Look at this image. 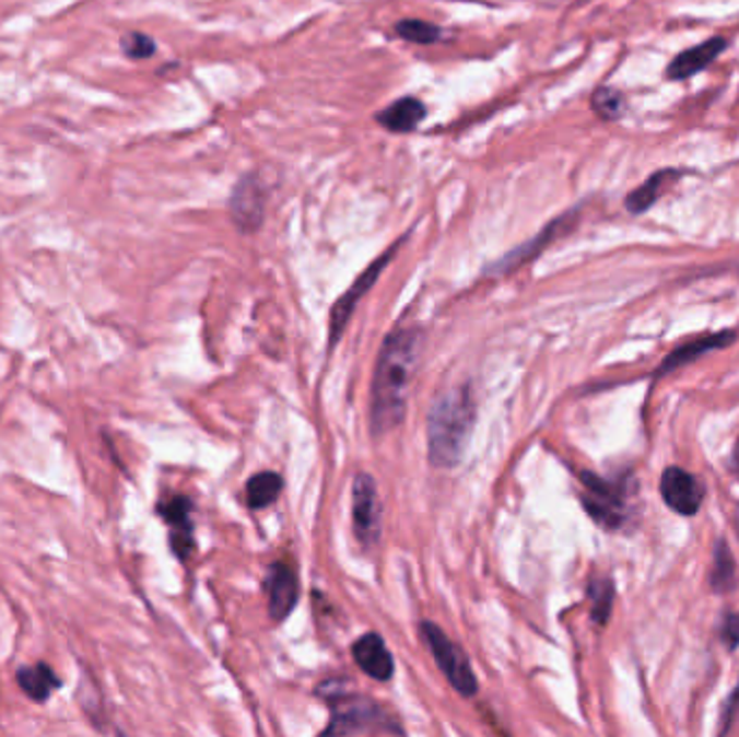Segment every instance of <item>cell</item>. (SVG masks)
<instances>
[{"label":"cell","instance_id":"cell-14","mask_svg":"<svg viewBox=\"0 0 739 737\" xmlns=\"http://www.w3.org/2000/svg\"><path fill=\"white\" fill-rule=\"evenodd\" d=\"M736 338H738L736 331H720V334H709V336L690 340V342L681 344L677 351H672V353L664 360V364L657 370V376L670 374L672 370L681 368V366H688L690 362H696V360L703 358L705 353L725 349V347L734 344Z\"/></svg>","mask_w":739,"mask_h":737},{"label":"cell","instance_id":"cell-23","mask_svg":"<svg viewBox=\"0 0 739 737\" xmlns=\"http://www.w3.org/2000/svg\"><path fill=\"white\" fill-rule=\"evenodd\" d=\"M588 597L593 601V619L603 625L610 617V610H612V604H614V586L610 580H593L590 586H588Z\"/></svg>","mask_w":739,"mask_h":737},{"label":"cell","instance_id":"cell-24","mask_svg":"<svg viewBox=\"0 0 739 737\" xmlns=\"http://www.w3.org/2000/svg\"><path fill=\"white\" fill-rule=\"evenodd\" d=\"M121 48L128 59H150L156 52V42L143 33H130L121 39Z\"/></svg>","mask_w":739,"mask_h":737},{"label":"cell","instance_id":"cell-20","mask_svg":"<svg viewBox=\"0 0 739 737\" xmlns=\"http://www.w3.org/2000/svg\"><path fill=\"white\" fill-rule=\"evenodd\" d=\"M738 582V566H736V558L729 550V546L725 541H720L716 546L714 552V566L709 573V586L716 593H729L736 588Z\"/></svg>","mask_w":739,"mask_h":737},{"label":"cell","instance_id":"cell-19","mask_svg":"<svg viewBox=\"0 0 739 737\" xmlns=\"http://www.w3.org/2000/svg\"><path fill=\"white\" fill-rule=\"evenodd\" d=\"M283 480L275 471H262L256 473L249 482H247V504L254 511L267 508L269 504H273L281 493Z\"/></svg>","mask_w":739,"mask_h":737},{"label":"cell","instance_id":"cell-12","mask_svg":"<svg viewBox=\"0 0 739 737\" xmlns=\"http://www.w3.org/2000/svg\"><path fill=\"white\" fill-rule=\"evenodd\" d=\"M729 42L720 35L701 42L692 48L681 50L666 68V79L668 81H688L696 74H701L703 70H707L712 63H716V59L727 50Z\"/></svg>","mask_w":739,"mask_h":737},{"label":"cell","instance_id":"cell-6","mask_svg":"<svg viewBox=\"0 0 739 737\" xmlns=\"http://www.w3.org/2000/svg\"><path fill=\"white\" fill-rule=\"evenodd\" d=\"M402 241H404V238H400L398 243H394V245L389 247V251H385L383 256H378V258L370 265L368 269L353 281V285L336 301V305H333V309H331V318H329V347H336V344L340 342L342 331L347 329L349 318L353 316L357 303L368 294L370 288L376 283V279L385 271V267L394 260V256H396L398 247L402 245Z\"/></svg>","mask_w":739,"mask_h":737},{"label":"cell","instance_id":"cell-13","mask_svg":"<svg viewBox=\"0 0 739 737\" xmlns=\"http://www.w3.org/2000/svg\"><path fill=\"white\" fill-rule=\"evenodd\" d=\"M190 500L188 498H172L159 504V515L165 519V524L172 528V548L178 558H188L192 552L195 539H192V522H190Z\"/></svg>","mask_w":739,"mask_h":737},{"label":"cell","instance_id":"cell-18","mask_svg":"<svg viewBox=\"0 0 739 737\" xmlns=\"http://www.w3.org/2000/svg\"><path fill=\"white\" fill-rule=\"evenodd\" d=\"M683 176H685V172H681V169H659V172L650 174L643 185L634 188L625 197L627 212L630 214H645V212H648V208L666 192V188L679 183Z\"/></svg>","mask_w":739,"mask_h":737},{"label":"cell","instance_id":"cell-7","mask_svg":"<svg viewBox=\"0 0 739 737\" xmlns=\"http://www.w3.org/2000/svg\"><path fill=\"white\" fill-rule=\"evenodd\" d=\"M577 217H579V208H571L568 212H564L562 217H558L552 223H548L535 238H530L528 243L519 245L517 249L508 251L504 258H500L497 262H493L486 269V276H506V273L517 271L526 262L535 260L543 249H548L554 243L555 238H560L562 234H566V232H571L575 227Z\"/></svg>","mask_w":739,"mask_h":737},{"label":"cell","instance_id":"cell-21","mask_svg":"<svg viewBox=\"0 0 739 737\" xmlns=\"http://www.w3.org/2000/svg\"><path fill=\"white\" fill-rule=\"evenodd\" d=\"M590 108H593V113L599 119H603V121H617V119H621L625 115L627 100H625V95L619 92V90L601 85V87H597L593 92V95H590Z\"/></svg>","mask_w":739,"mask_h":737},{"label":"cell","instance_id":"cell-26","mask_svg":"<svg viewBox=\"0 0 739 737\" xmlns=\"http://www.w3.org/2000/svg\"><path fill=\"white\" fill-rule=\"evenodd\" d=\"M736 723H739V683L738 688L734 690V694L727 701L725 707V716H723V732H729Z\"/></svg>","mask_w":739,"mask_h":737},{"label":"cell","instance_id":"cell-17","mask_svg":"<svg viewBox=\"0 0 739 737\" xmlns=\"http://www.w3.org/2000/svg\"><path fill=\"white\" fill-rule=\"evenodd\" d=\"M15 681H17V688L33 703H46L63 686L57 670L46 662H37L33 666H22L15 672Z\"/></svg>","mask_w":739,"mask_h":737},{"label":"cell","instance_id":"cell-16","mask_svg":"<svg viewBox=\"0 0 739 737\" xmlns=\"http://www.w3.org/2000/svg\"><path fill=\"white\" fill-rule=\"evenodd\" d=\"M357 666L376 681H387L394 675V657L378 634H366L353 645Z\"/></svg>","mask_w":739,"mask_h":737},{"label":"cell","instance_id":"cell-15","mask_svg":"<svg viewBox=\"0 0 739 737\" xmlns=\"http://www.w3.org/2000/svg\"><path fill=\"white\" fill-rule=\"evenodd\" d=\"M424 117H426V106L413 95H404L374 115L376 124H380L385 130L396 132V134L415 130L424 121Z\"/></svg>","mask_w":739,"mask_h":737},{"label":"cell","instance_id":"cell-2","mask_svg":"<svg viewBox=\"0 0 739 737\" xmlns=\"http://www.w3.org/2000/svg\"><path fill=\"white\" fill-rule=\"evenodd\" d=\"M476 422V402L469 387L444 391L429 413V459L435 467L459 465Z\"/></svg>","mask_w":739,"mask_h":737},{"label":"cell","instance_id":"cell-1","mask_svg":"<svg viewBox=\"0 0 739 737\" xmlns=\"http://www.w3.org/2000/svg\"><path fill=\"white\" fill-rule=\"evenodd\" d=\"M420 349L422 336L418 329H398L383 342L370 389V422L376 435L396 429L404 420Z\"/></svg>","mask_w":739,"mask_h":737},{"label":"cell","instance_id":"cell-3","mask_svg":"<svg viewBox=\"0 0 739 737\" xmlns=\"http://www.w3.org/2000/svg\"><path fill=\"white\" fill-rule=\"evenodd\" d=\"M327 736H402V727L391 721V716L364 697H333V716Z\"/></svg>","mask_w":739,"mask_h":737},{"label":"cell","instance_id":"cell-22","mask_svg":"<svg viewBox=\"0 0 739 737\" xmlns=\"http://www.w3.org/2000/svg\"><path fill=\"white\" fill-rule=\"evenodd\" d=\"M394 31L400 39L418 44V46H431V44H437L442 39L439 26H435L426 20H415V17H407V20L396 22Z\"/></svg>","mask_w":739,"mask_h":737},{"label":"cell","instance_id":"cell-10","mask_svg":"<svg viewBox=\"0 0 739 737\" xmlns=\"http://www.w3.org/2000/svg\"><path fill=\"white\" fill-rule=\"evenodd\" d=\"M353 526L362 546L372 548L380 535V500L374 478L360 473L353 482Z\"/></svg>","mask_w":739,"mask_h":737},{"label":"cell","instance_id":"cell-4","mask_svg":"<svg viewBox=\"0 0 739 737\" xmlns=\"http://www.w3.org/2000/svg\"><path fill=\"white\" fill-rule=\"evenodd\" d=\"M582 504L603 528L617 530L627 519V480H606L595 473H582Z\"/></svg>","mask_w":739,"mask_h":737},{"label":"cell","instance_id":"cell-9","mask_svg":"<svg viewBox=\"0 0 739 737\" xmlns=\"http://www.w3.org/2000/svg\"><path fill=\"white\" fill-rule=\"evenodd\" d=\"M659 491L666 506L683 517L696 515L705 500V487L701 480L681 467H668L661 473Z\"/></svg>","mask_w":739,"mask_h":737},{"label":"cell","instance_id":"cell-5","mask_svg":"<svg viewBox=\"0 0 739 737\" xmlns=\"http://www.w3.org/2000/svg\"><path fill=\"white\" fill-rule=\"evenodd\" d=\"M420 632H422L426 645L431 646L433 657H435L439 670L450 681V686L462 697H473L476 690H478V681H476V675H473L469 659L462 653L461 646L455 645L446 636V632L442 628H437L435 623H429V621L422 623Z\"/></svg>","mask_w":739,"mask_h":737},{"label":"cell","instance_id":"cell-25","mask_svg":"<svg viewBox=\"0 0 739 737\" xmlns=\"http://www.w3.org/2000/svg\"><path fill=\"white\" fill-rule=\"evenodd\" d=\"M723 643L729 651H736L739 645V612H729L723 623Z\"/></svg>","mask_w":739,"mask_h":737},{"label":"cell","instance_id":"cell-27","mask_svg":"<svg viewBox=\"0 0 739 737\" xmlns=\"http://www.w3.org/2000/svg\"><path fill=\"white\" fill-rule=\"evenodd\" d=\"M734 467H736V471L739 473V442L736 451H734Z\"/></svg>","mask_w":739,"mask_h":737},{"label":"cell","instance_id":"cell-8","mask_svg":"<svg viewBox=\"0 0 739 737\" xmlns=\"http://www.w3.org/2000/svg\"><path fill=\"white\" fill-rule=\"evenodd\" d=\"M267 188L256 174H247L234 186L230 197V214L243 234H254L265 223Z\"/></svg>","mask_w":739,"mask_h":737},{"label":"cell","instance_id":"cell-11","mask_svg":"<svg viewBox=\"0 0 739 737\" xmlns=\"http://www.w3.org/2000/svg\"><path fill=\"white\" fill-rule=\"evenodd\" d=\"M265 588L269 593V612L275 621H283L298 599V575L292 562L278 560L271 564Z\"/></svg>","mask_w":739,"mask_h":737}]
</instances>
